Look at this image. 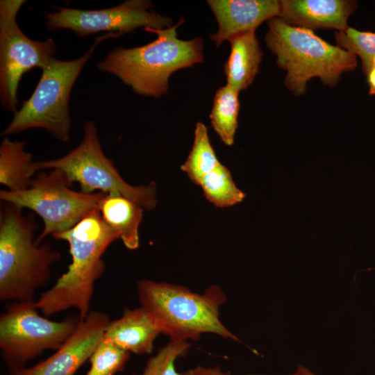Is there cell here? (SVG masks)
I'll list each match as a JSON object with an SVG mask.
<instances>
[{"label":"cell","mask_w":375,"mask_h":375,"mask_svg":"<svg viewBox=\"0 0 375 375\" xmlns=\"http://www.w3.org/2000/svg\"><path fill=\"white\" fill-rule=\"evenodd\" d=\"M52 236L68 243L72 262L53 285L40 294L35 306L47 317L74 308L83 319L90 311L94 283L105 270L103 256L119 236L98 210L68 231Z\"/></svg>","instance_id":"6da1fadb"},{"label":"cell","mask_w":375,"mask_h":375,"mask_svg":"<svg viewBox=\"0 0 375 375\" xmlns=\"http://www.w3.org/2000/svg\"><path fill=\"white\" fill-rule=\"evenodd\" d=\"M184 22L181 18L163 29L145 28L156 34V40L141 47L113 49L98 62V69L118 77L138 94L156 98L165 95L174 72L203 62L201 38H178L177 28Z\"/></svg>","instance_id":"7a4b0ae2"},{"label":"cell","mask_w":375,"mask_h":375,"mask_svg":"<svg viewBox=\"0 0 375 375\" xmlns=\"http://www.w3.org/2000/svg\"><path fill=\"white\" fill-rule=\"evenodd\" d=\"M0 212V300L33 301L37 289L51 278L60 253L47 242L38 243L33 215L2 203Z\"/></svg>","instance_id":"3957f363"},{"label":"cell","mask_w":375,"mask_h":375,"mask_svg":"<svg viewBox=\"0 0 375 375\" xmlns=\"http://www.w3.org/2000/svg\"><path fill=\"white\" fill-rule=\"evenodd\" d=\"M137 292L141 307L160 333L172 341L198 340L203 333L240 341L220 320L226 295L216 285L201 294L182 285L142 280Z\"/></svg>","instance_id":"277c9868"},{"label":"cell","mask_w":375,"mask_h":375,"mask_svg":"<svg viewBox=\"0 0 375 375\" xmlns=\"http://www.w3.org/2000/svg\"><path fill=\"white\" fill-rule=\"evenodd\" d=\"M267 25L266 45L276 56L277 65L287 72L285 85L295 96L306 92L312 78L333 88L343 73L357 67L356 56L329 44L312 30L290 25L280 17L269 19Z\"/></svg>","instance_id":"5b68a950"},{"label":"cell","mask_w":375,"mask_h":375,"mask_svg":"<svg viewBox=\"0 0 375 375\" xmlns=\"http://www.w3.org/2000/svg\"><path fill=\"white\" fill-rule=\"evenodd\" d=\"M119 36L105 33L96 37L90 49L74 60L66 61L53 58L42 69L32 95L24 101L1 135L6 136L30 128H44L57 140L67 142L72 126L69 104L73 85L99 43Z\"/></svg>","instance_id":"8992f818"},{"label":"cell","mask_w":375,"mask_h":375,"mask_svg":"<svg viewBox=\"0 0 375 375\" xmlns=\"http://www.w3.org/2000/svg\"><path fill=\"white\" fill-rule=\"evenodd\" d=\"M35 165L38 171H62L71 184L78 183L81 192L85 194H119L148 210L154 209L158 203L154 181L133 186L123 179L113 160L103 153L97 128L91 120L85 123L83 137L76 148L62 157L35 162Z\"/></svg>","instance_id":"52a82bcc"},{"label":"cell","mask_w":375,"mask_h":375,"mask_svg":"<svg viewBox=\"0 0 375 375\" xmlns=\"http://www.w3.org/2000/svg\"><path fill=\"white\" fill-rule=\"evenodd\" d=\"M65 174L59 169L40 172L30 186L22 191H0L2 202L38 215L44 228L36 238L41 243L49 235L68 231L94 210H98L104 193L85 194L73 190Z\"/></svg>","instance_id":"ba28073f"},{"label":"cell","mask_w":375,"mask_h":375,"mask_svg":"<svg viewBox=\"0 0 375 375\" xmlns=\"http://www.w3.org/2000/svg\"><path fill=\"white\" fill-rule=\"evenodd\" d=\"M79 316L53 321L39 314L35 301H14L0 316V349L7 367L15 371L47 350L56 351L74 333Z\"/></svg>","instance_id":"9c48e42d"},{"label":"cell","mask_w":375,"mask_h":375,"mask_svg":"<svg viewBox=\"0 0 375 375\" xmlns=\"http://www.w3.org/2000/svg\"><path fill=\"white\" fill-rule=\"evenodd\" d=\"M26 1H0V99L7 111H17V92L22 76L44 69L57 51L52 38L33 40L19 28L17 13Z\"/></svg>","instance_id":"30bf717a"},{"label":"cell","mask_w":375,"mask_h":375,"mask_svg":"<svg viewBox=\"0 0 375 375\" xmlns=\"http://www.w3.org/2000/svg\"><path fill=\"white\" fill-rule=\"evenodd\" d=\"M148 0H128L112 8L82 10L57 7L46 15L49 30L69 29L81 38L101 32L120 36L143 27L163 29L172 26V20L152 9Z\"/></svg>","instance_id":"8fae6325"},{"label":"cell","mask_w":375,"mask_h":375,"mask_svg":"<svg viewBox=\"0 0 375 375\" xmlns=\"http://www.w3.org/2000/svg\"><path fill=\"white\" fill-rule=\"evenodd\" d=\"M109 321L107 314L90 310L83 319H80L74 333L51 356L9 375H74L101 340Z\"/></svg>","instance_id":"7c38bea8"},{"label":"cell","mask_w":375,"mask_h":375,"mask_svg":"<svg viewBox=\"0 0 375 375\" xmlns=\"http://www.w3.org/2000/svg\"><path fill=\"white\" fill-rule=\"evenodd\" d=\"M207 3L218 24L217 32L210 35L216 47L235 35L255 32L280 12L277 0H208Z\"/></svg>","instance_id":"4fadbf2b"},{"label":"cell","mask_w":375,"mask_h":375,"mask_svg":"<svg viewBox=\"0 0 375 375\" xmlns=\"http://www.w3.org/2000/svg\"><path fill=\"white\" fill-rule=\"evenodd\" d=\"M356 8V1L349 0H282L278 17L294 26L342 31Z\"/></svg>","instance_id":"5bb4252c"},{"label":"cell","mask_w":375,"mask_h":375,"mask_svg":"<svg viewBox=\"0 0 375 375\" xmlns=\"http://www.w3.org/2000/svg\"><path fill=\"white\" fill-rule=\"evenodd\" d=\"M160 333L146 311L140 307L125 308L119 318L109 321L103 336L130 353L149 354Z\"/></svg>","instance_id":"9a60e30c"},{"label":"cell","mask_w":375,"mask_h":375,"mask_svg":"<svg viewBox=\"0 0 375 375\" xmlns=\"http://www.w3.org/2000/svg\"><path fill=\"white\" fill-rule=\"evenodd\" d=\"M228 41L231 52L224 73L226 84L240 92L252 83L259 72L263 53L255 32L238 34Z\"/></svg>","instance_id":"2e32d148"},{"label":"cell","mask_w":375,"mask_h":375,"mask_svg":"<svg viewBox=\"0 0 375 375\" xmlns=\"http://www.w3.org/2000/svg\"><path fill=\"white\" fill-rule=\"evenodd\" d=\"M143 210L119 194H105L98 207L103 220L130 250L139 247V227L142 221Z\"/></svg>","instance_id":"e0dca14e"},{"label":"cell","mask_w":375,"mask_h":375,"mask_svg":"<svg viewBox=\"0 0 375 375\" xmlns=\"http://www.w3.org/2000/svg\"><path fill=\"white\" fill-rule=\"evenodd\" d=\"M25 141L4 137L0 145V183L8 190L27 189L38 171L32 154L25 151Z\"/></svg>","instance_id":"ac0fdd59"},{"label":"cell","mask_w":375,"mask_h":375,"mask_svg":"<svg viewBox=\"0 0 375 375\" xmlns=\"http://www.w3.org/2000/svg\"><path fill=\"white\" fill-rule=\"evenodd\" d=\"M239 92L227 84L219 88L215 92L209 115L213 130L227 146L233 144L238 126Z\"/></svg>","instance_id":"d6986e66"},{"label":"cell","mask_w":375,"mask_h":375,"mask_svg":"<svg viewBox=\"0 0 375 375\" xmlns=\"http://www.w3.org/2000/svg\"><path fill=\"white\" fill-rule=\"evenodd\" d=\"M222 163L219 161L210 143L208 129L200 122L196 124L192 149L181 166L190 180L198 185L200 180Z\"/></svg>","instance_id":"ffe728a7"},{"label":"cell","mask_w":375,"mask_h":375,"mask_svg":"<svg viewBox=\"0 0 375 375\" xmlns=\"http://www.w3.org/2000/svg\"><path fill=\"white\" fill-rule=\"evenodd\" d=\"M198 185L206 199L220 208L239 203L246 196L236 186L229 169L222 164L204 176Z\"/></svg>","instance_id":"44dd1931"},{"label":"cell","mask_w":375,"mask_h":375,"mask_svg":"<svg viewBox=\"0 0 375 375\" xmlns=\"http://www.w3.org/2000/svg\"><path fill=\"white\" fill-rule=\"evenodd\" d=\"M130 358V352L103 336L91 354L90 368L85 375H115L121 372Z\"/></svg>","instance_id":"7402d4cb"},{"label":"cell","mask_w":375,"mask_h":375,"mask_svg":"<svg viewBox=\"0 0 375 375\" xmlns=\"http://www.w3.org/2000/svg\"><path fill=\"white\" fill-rule=\"evenodd\" d=\"M337 46L358 56L362 61V69L367 76L373 67L375 56V33L360 31L348 27L334 33Z\"/></svg>","instance_id":"603a6c76"},{"label":"cell","mask_w":375,"mask_h":375,"mask_svg":"<svg viewBox=\"0 0 375 375\" xmlns=\"http://www.w3.org/2000/svg\"><path fill=\"white\" fill-rule=\"evenodd\" d=\"M190 346L187 341L170 340L147 361L142 373L138 375H181L176 369L175 362L187 354Z\"/></svg>","instance_id":"cb8c5ba5"},{"label":"cell","mask_w":375,"mask_h":375,"mask_svg":"<svg viewBox=\"0 0 375 375\" xmlns=\"http://www.w3.org/2000/svg\"><path fill=\"white\" fill-rule=\"evenodd\" d=\"M181 375H231L229 372H225L221 367H205L197 366L181 373Z\"/></svg>","instance_id":"d4e9b609"},{"label":"cell","mask_w":375,"mask_h":375,"mask_svg":"<svg viewBox=\"0 0 375 375\" xmlns=\"http://www.w3.org/2000/svg\"><path fill=\"white\" fill-rule=\"evenodd\" d=\"M369 90V94L375 95V67H373L367 75Z\"/></svg>","instance_id":"484cf974"},{"label":"cell","mask_w":375,"mask_h":375,"mask_svg":"<svg viewBox=\"0 0 375 375\" xmlns=\"http://www.w3.org/2000/svg\"><path fill=\"white\" fill-rule=\"evenodd\" d=\"M288 375H316V374H315L312 371H310L307 367H303L301 365H299L297 366V369L295 372V373L292 374H288Z\"/></svg>","instance_id":"4316f807"},{"label":"cell","mask_w":375,"mask_h":375,"mask_svg":"<svg viewBox=\"0 0 375 375\" xmlns=\"http://www.w3.org/2000/svg\"><path fill=\"white\" fill-rule=\"evenodd\" d=\"M373 67H375V56L374 57V59H373Z\"/></svg>","instance_id":"83f0119b"}]
</instances>
